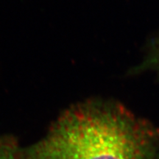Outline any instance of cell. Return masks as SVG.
I'll use <instances>...</instances> for the list:
<instances>
[{
  "instance_id": "1",
  "label": "cell",
  "mask_w": 159,
  "mask_h": 159,
  "mask_svg": "<svg viewBox=\"0 0 159 159\" xmlns=\"http://www.w3.org/2000/svg\"><path fill=\"white\" fill-rule=\"evenodd\" d=\"M159 128L114 101L72 108L20 159H157Z\"/></svg>"
},
{
  "instance_id": "2",
  "label": "cell",
  "mask_w": 159,
  "mask_h": 159,
  "mask_svg": "<svg viewBox=\"0 0 159 159\" xmlns=\"http://www.w3.org/2000/svg\"><path fill=\"white\" fill-rule=\"evenodd\" d=\"M0 159H20V151L11 141L0 138Z\"/></svg>"
},
{
  "instance_id": "3",
  "label": "cell",
  "mask_w": 159,
  "mask_h": 159,
  "mask_svg": "<svg viewBox=\"0 0 159 159\" xmlns=\"http://www.w3.org/2000/svg\"><path fill=\"white\" fill-rule=\"evenodd\" d=\"M157 159H159V154H158V158H157Z\"/></svg>"
}]
</instances>
